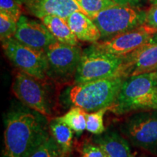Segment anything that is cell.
Here are the masks:
<instances>
[{"label":"cell","instance_id":"cell-2","mask_svg":"<svg viewBox=\"0 0 157 157\" xmlns=\"http://www.w3.org/2000/svg\"><path fill=\"white\" fill-rule=\"evenodd\" d=\"M157 93L156 71L125 78L109 111L117 115L152 109Z\"/></svg>","mask_w":157,"mask_h":157},{"label":"cell","instance_id":"cell-18","mask_svg":"<svg viewBox=\"0 0 157 157\" xmlns=\"http://www.w3.org/2000/svg\"><path fill=\"white\" fill-rule=\"evenodd\" d=\"M87 111L82 108L74 106L61 117H56L58 121L68 125L77 135H81L87 127Z\"/></svg>","mask_w":157,"mask_h":157},{"label":"cell","instance_id":"cell-4","mask_svg":"<svg viewBox=\"0 0 157 157\" xmlns=\"http://www.w3.org/2000/svg\"><path fill=\"white\" fill-rule=\"evenodd\" d=\"M123 56H116L96 48L93 44L82 51L74 76L75 84L119 76ZM121 77V76H120Z\"/></svg>","mask_w":157,"mask_h":157},{"label":"cell","instance_id":"cell-23","mask_svg":"<svg viewBox=\"0 0 157 157\" xmlns=\"http://www.w3.org/2000/svg\"><path fill=\"white\" fill-rule=\"evenodd\" d=\"M17 25V21L5 13H0V38L2 42L14 37Z\"/></svg>","mask_w":157,"mask_h":157},{"label":"cell","instance_id":"cell-22","mask_svg":"<svg viewBox=\"0 0 157 157\" xmlns=\"http://www.w3.org/2000/svg\"><path fill=\"white\" fill-rule=\"evenodd\" d=\"M24 10L21 0H0V11L18 21Z\"/></svg>","mask_w":157,"mask_h":157},{"label":"cell","instance_id":"cell-19","mask_svg":"<svg viewBox=\"0 0 157 157\" xmlns=\"http://www.w3.org/2000/svg\"><path fill=\"white\" fill-rule=\"evenodd\" d=\"M84 11V14L93 18L104 10L109 8L116 4L112 0H74Z\"/></svg>","mask_w":157,"mask_h":157},{"label":"cell","instance_id":"cell-24","mask_svg":"<svg viewBox=\"0 0 157 157\" xmlns=\"http://www.w3.org/2000/svg\"><path fill=\"white\" fill-rule=\"evenodd\" d=\"M81 157H106L102 149L95 143H86L82 146Z\"/></svg>","mask_w":157,"mask_h":157},{"label":"cell","instance_id":"cell-13","mask_svg":"<svg viewBox=\"0 0 157 157\" xmlns=\"http://www.w3.org/2000/svg\"><path fill=\"white\" fill-rule=\"evenodd\" d=\"M21 2L25 11L39 19L49 15H58L66 19L75 11L84 13L74 0H21Z\"/></svg>","mask_w":157,"mask_h":157},{"label":"cell","instance_id":"cell-15","mask_svg":"<svg viewBox=\"0 0 157 157\" xmlns=\"http://www.w3.org/2000/svg\"><path fill=\"white\" fill-rule=\"evenodd\" d=\"M66 21L78 40L93 44L101 40V34L98 26L93 20L82 12H74Z\"/></svg>","mask_w":157,"mask_h":157},{"label":"cell","instance_id":"cell-6","mask_svg":"<svg viewBox=\"0 0 157 157\" xmlns=\"http://www.w3.org/2000/svg\"><path fill=\"white\" fill-rule=\"evenodd\" d=\"M120 132L132 146L157 155V109L130 115L121 124Z\"/></svg>","mask_w":157,"mask_h":157},{"label":"cell","instance_id":"cell-9","mask_svg":"<svg viewBox=\"0 0 157 157\" xmlns=\"http://www.w3.org/2000/svg\"><path fill=\"white\" fill-rule=\"evenodd\" d=\"M43 82L20 71L13 80L12 91L27 108L48 118L52 111L50 98Z\"/></svg>","mask_w":157,"mask_h":157},{"label":"cell","instance_id":"cell-1","mask_svg":"<svg viewBox=\"0 0 157 157\" xmlns=\"http://www.w3.org/2000/svg\"><path fill=\"white\" fill-rule=\"evenodd\" d=\"M5 124V157H30L51 135L47 117L29 108L10 111Z\"/></svg>","mask_w":157,"mask_h":157},{"label":"cell","instance_id":"cell-3","mask_svg":"<svg viewBox=\"0 0 157 157\" xmlns=\"http://www.w3.org/2000/svg\"><path fill=\"white\" fill-rule=\"evenodd\" d=\"M124 77H110L82 84H75L68 93V100L74 106L87 112L111 106L120 90Z\"/></svg>","mask_w":157,"mask_h":157},{"label":"cell","instance_id":"cell-29","mask_svg":"<svg viewBox=\"0 0 157 157\" xmlns=\"http://www.w3.org/2000/svg\"><path fill=\"white\" fill-rule=\"evenodd\" d=\"M156 77H157V71H156Z\"/></svg>","mask_w":157,"mask_h":157},{"label":"cell","instance_id":"cell-17","mask_svg":"<svg viewBox=\"0 0 157 157\" xmlns=\"http://www.w3.org/2000/svg\"><path fill=\"white\" fill-rule=\"evenodd\" d=\"M50 134L58 143L63 156L67 155L72 148L74 131L66 124L58 121L56 118L49 122Z\"/></svg>","mask_w":157,"mask_h":157},{"label":"cell","instance_id":"cell-8","mask_svg":"<svg viewBox=\"0 0 157 157\" xmlns=\"http://www.w3.org/2000/svg\"><path fill=\"white\" fill-rule=\"evenodd\" d=\"M80 47L56 41L45 49L48 62V76L56 81L68 82L75 76L82 55Z\"/></svg>","mask_w":157,"mask_h":157},{"label":"cell","instance_id":"cell-11","mask_svg":"<svg viewBox=\"0 0 157 157\" xmlns=\"http://www.w3.org/2000/svg\"><path fill=\"white\" fill-rule=\"evenodd\" d=\"M157 71V42L152 38L130 53L123 56V63L119 76H128L150 73Z\"/></svg>","mask_w":157,"mask_h":157},{"label":"cell","instance_id":"cell-21","mask_svg":"<svg viewBox=\"0 0 157 157\" xmlns=\"http://www.w3.org/2000/svg\"><path fill=\"white\" fill-rule=\"evenodd\" d=\"M63 156V155L60 147L50 135L48 140L41 145L30 157H61Z\"/></svg>","mask_w":157,"mask_h":157},{"label":"cell","instance_id":"cell-20","mask_svg":"<svg viewBox=\"0 0 157 157\" xmlns=\"http://www.w3.org/2000/svg\"><path fill=\"white\" fill-rule=\"evenodd\" d=\"M109 108H104L93 112L87 113V127L86 130L93 135H100L106 129L104 125V115Z\"/></svg>","mask_w":157,"mask_h":157},{"label":"cell","instance_id":"cell-14","mask_svg":"<svg viewBox=\"0 0 157 157\" xmlns=\"http://www.w3.org/2000/svg\"><path fill=\"white\" fill-rule=\"evenodd\" d=\"M93 143L102 149L106 157H134L127 140L117 131L108 129L95 135Z\"/></svg>","mask_w":157,"mask_h":157},{"label":"cell","instance_id":"cell-7","mask_svg":"<svg viewBox=\"0 0 157 157\" xmlns=\"http://www.w3.org/2000/svg\"><path fill=\"white\" fill-rule=\"evenodd\" d=\"M2 43L5 56L21 71L42 81L48 77V62L45 50L31 48L15 37Z\"/></svg>","mask_w":157,"mask_h":157},{"label":"cell","instance_id":"cell-25","mask_svg":"<svg viewBox=\"0 0 157 157\" xmlns=\"http://www.w3.org/2000/svg\"><path fill=\"white\" fill-rule=\"evenodd\" d=\"M146 23L148 26L157 29V5L153 7L147 12Z\"/></svg>","mask_w":157,"mask_h":157},{"label":"cell","instance_id":"cell-12","mask_svg":"<svg viewBox=\"0 0 157 157\" xmlns=\"http://www.w3.org/2000/svg\"><path fill=\"white\" fill-rule=\"evenodd\" d=\"M14 37L31 48L45 50L56 39L42 22L21 15L17 21V30Z\"/></svg>","mask_w":157,"mask_h":157},{"label":"cell","instance_id":"cell-5","mask_svg":"<svg viewBox=\"0 0 157 157\" xmlns=\"http://www.w3.org/2000/svg\"><path fill=\"white\" fill-rule=\"evenodd\" d=\"M146 15L138 7L115 5L91 19L101 32L100 41H104L145 24Z\"/></svg>","mask_w":157,"mask_h":157},{"label":"cell","instance_id":"cell-10","mask_svg":"<svg viewBox=\"0 0 157 157\" xmlns=\"http://www.w3.org/2000/svg\"><path fill=\"white\" fill-rule=\"evenodd\" d=\"M157 29L148 26L146 23L132 30L126 31L112 38L94 43L100 50L119 56L130 53L148 43Z\"/></svg>","mask_w":157,"mask_h":157},{"label":"cell","instance_id":"cell-16","mask_svg":"<svg viewBox=\"0 0 157 157\" xmlns=\"http://www.w3.org/2000/svg\"><path fill=\"white\" fill-rule=\"evenodd\" d=\"M58 42L70 45H78V39L68 25L66 19L49 15L40 19Z\"/></svg>","mask_w":157,"mask_h":157},{"label":"cell","instance_id":"cell-26","mask_svg":"<svg viewBox=\"0 0 157 157\" xmlns=\"http://www.w3.org/2000/svg\"><path fill=\"white\" fill-rule=\"evenodd\" d=\"M116 5L121 6H130V7H138V5L144 0H112Z\"/></svg>","mask_w":157,"mask_h":157},{"label":"cell","instance_id":"cell-30","mask_svg":"<svg viewBox=\"0 0 157 157\" xmlns=\"http://www.w3.org/2000/svg\"><path fill=\"white\" fill-rule=\"evenodd\" d=\"M61 157H64V156H61Z\"/></svg>","mask_w":157,"mask_h":157},{"label":"cell","instance_id":"cell-28","mask_svg":"<svg viewBox=\"0 0 157 157\" xmlns=\"http://www.w3.org/2000/svg\"><path fill=\"white\" fill-rule=\"evenodd\" d=\"M150 2L152 4V5H157V0H149Z\"/></svg>","mask_w":157,"mask_h":157},{"label":"cell","instance_id":"cell-27","mask_svg":"<svg viewBox=\"0 0 157 157\" xmlns=\"http://www.w3.org/2000/svg\"><path fill=\"white\" fill-rule=\"evenodd\" d=\"M152 109H157V93H156V97H155L154 104H153V108H152Z\"/></svg>","mask_w":157,"mask_h":157}]
</instances>
